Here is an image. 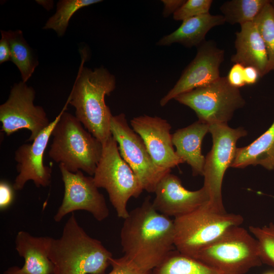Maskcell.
Wrapping results in <instances>:
<instances>
[{
    "label": "cell",
    "instance_id": "obj_1",
    "mask_svg": "<svg viewBox=\"0 0 274 274\" xmlns=\"http://www.w3.org/2000/svg\"><path fill=\"white\" fill-rule=\"evenodd\" d=\"M124 220L120 231L124 255L149 273L175 248L174 220L156 211L150 197Z\"/></svg>",
    "mask_w": 274,
    "mask_h": 274
},
{
    "label": "cell",
    "instance_id": "obj_2",
    "mask_svg": "<svg viewBox=\"0 0 274 274\" xmlns=\"http://www.w3.org/2000/svg\"><path fill=\"white\" fill-rule=\"evenodd\" d=\"M116 87L115 77L104 67L80 68L67 100L85 128L102 144L112 136L113 115L105 102Z\"/></svg>",
    "mask_w": 274,
    "mask_h": 274
},
{
    "label": "cell",
    "instance_id": "obj_3",
    "mask_svg": "<svg viewBox=\"0 0 274 274\" xmlns=\"http://www.w3.org/2000/svg\"><path fill=\"white\" fill-rule=\"evenodd\" d=\"M49 257L53 274H105L112 254L99 240L88 235L73 213L58 238L51 237Z\"/></svg>",
    "mask_w": 274,
    "mask_h": 274
},
{
    "label": "cell",
    "instance_id": "obj_4",
    "mask_svg": "<svg viewBox=\"0 0 274 274\" xmlns=\"http://www.w3.org/2000/svg\"><path fill=\"white\" fill-rule=\"evenodd\" d=\"M49 157L67 170L94 174L103 145L86 130L75 116L63 112L52 132Z\"/></svg>",
    "mask_w": 274,
    "mask_h": 274
},
{
    "label": "cell",
    "instance_id": "obj_5",
    "mask_svg": "<svg viewBox=\"0 0 274 274\" xmlns=\"http://www.w3.org/2000/svg\"><path fill=\"white\" fill-rule=\"evenodd\" d=\"M243 221L241 215L217 211L208 203L175 218V247L181 253L193 257Z\"/></svg>",
    "mask_w": 274,
    "mask_h": 274
},
{
    "label": "cell",
    "instance_id": "obj_6",
    "mask_svg": "<svg viewBox=\"0 0 274 274\" xmlns=\"http://www.w3.org/2000/svg\"><path fill=\"white\" fill-rule=\"evenodd\" d=\"M192 257L219 274H246L262 263L257 240L240 226L231 228Z\"/></svg>",
    "mask_w": 274,
    "mask_h": 274
},
{
    "label": "cell",
    "instance_id": "obj_7",
    "mask_svg": "<svg viewBox=\"0 0 274 274\" xmlns=\"http://www.w3.org/2000/svg\"><path fill=\"white\" fill-rule=\"evenodd\" d=\"M103 145L100 160L93 175L97 188H104L118 217L125 219L129 215L128 200L137 198L144 190L129 165L121 157L118 144L112 135Z\"/></svg>",
    "mask_w": 274,
    "mask_h": 274
},
{
    "label": "cell",
    "instance_id": "obj_8",
    "mask_svg": "<svg viewBox=\"0 0 274 274\" xmlns=\"http://www.w3.org/2000/svg\"><path fill=\"white\" fill-rule=\"evenodd\" d=\"M209 132L213 146L205 157L203 187L209 195L208 205L217 211L224 212L222 196L224 176L233 161L237 140L246 136L247 131L242 127L232 128L227 124L215 123L210 125Z\"/></svg>",
    "mask_w": 274,
    "mask_h": 274
},
{
    "label": "cell",
    "instance_id": "obj_9",
    "mask_svg": "<svg viewBox=\"0 0 274 274\" xmlns=\"http://www.w3.org/2000/svg\"><path fill=\"white\" fill-rule=\"evenodd\" d=\"M175 99L188 106L196 114L198 120L212 124L225 123L234 112L245 104L239 88L231 86L226 77L177 96Z\"/></svg>",
    "mask_w": 274,
    "mask_h": 274
},
{
    "label": "cell",
    "instance_id": "obj_10",
    "mask_svg": "<svg viewBox=\"0 0 274 274\" xmlns=\"http://www.w3.org/2000/svg\"><path fill=\"white\" fill-rule=\"evenodd\" d=\"M110 129L121 157L137 176L143 189L154 192L160 180L170 171L155 164L142 138L128 124L124 114L112 116Z\"/></svg>",
    "mask_w": 274,
    "mask_h": 274
},
{
    "label": "cell",
    "instance_id": "obj_11",
    "mask_svg": "<svg viewBox=\"0 0 274 274\" xmlns=\"http://www.w3.org/2000/svg\"><path fill=\"white\" fill-rule=\"evenodd\" d=\"M36 91L23 81L15 83L7 100L0 106L2 130L7 135L22 129L30 134L26 141L32 142L50 124L44 108L35 105Z\"/></svg>",
    "mask_w": 274,
    "mask_h": 274
},
{
    "label": "cell",
    "instance_id": "obj_12",
    "mask_svg": "<svg viewBox=\"0 0 274 274\" xmlns=\"http://www.w3.org/2000/svg\"><path fill=\"white\" fill-rule=\"evenodd\" d=\"M64 191L62 203L54 217L60 222L67 214L78 210L89 212L98 221L109 215L104 195L95 185L93 178L85 176L81 170L72 173L59 164Z\"/></svg>",
    "mask_w": 274,
    "mask_h": 274
},
{
    "label": "cell",
    "instance_id": "obj_13",
    "mask_svg": "<svg viewBox=\"0 0 274 274\" xmlns=\"http://www.w3.org/2000/svg\"><path fill=\"white\" fill-rule=\"evenodd\" d=\"M69 104L67 100L62 110L30 144L20 145L15 151L14 159L17 162L16 176L13 187L15 190H21L26 183L31 180L35 186H48L51 183L52 170L44 164V154L49 143L53 128Z\"/></svg>",
    "mask_w": 274,
    "mask_h": 274
},
{
    "label": "cell",
    "instance_id": "obj_14",
    "mask_svg": "<svg viewBox=\"0 0 274 274\" xmlns=\"http://www.w3.org/2000/svg\"><path fill=\"white\" fill-rule=\"evenodd\" d=\"M224 56V51L217 47L215 42L205 41L197 47L195 58L183 71L174 86L161 99L160 105L164 106L179 95L219 79Z\"/></svg>",
    "mask_w": 274,
    "mask_h": 274
},
{
    "label": "cell",
    "instance_id": "obj_15",
    "mask_svg": "<svg viewBox=\"0 0 274 274\" xmlns=\"http://www.w3.org/2000/svg\"><path fill=\"white\" fill-rule=\"evenodd\" d=\"M130 124L143 139L157 166L171 171L172 168L184 163L174 149L171 126L165 119L144 115L133 118Z\"/></svg>",
    "mask_w": 274,
    "mask_h": 274
},
{
    "label": "cell",
    "instance_id": "obj_16",
    "mask_svg": "<svg viewBox=\"0 0 274 274\" xmlns=\"http://www.w3.org/2000/svg\"><path fill=\"white\" fill-rule=\"evenodd\" d=\"M154 193V208L168 217L186 215L209 201V195L203 186L196 191L188 190L183 187L180 179L170 173L162 178Z\"/></svg>",
    "mask_w": 274,
    "mask_h": 274
},
{
    "label": "cell",
    "instance_id": "obj_17",
    "mask_svg": "<svg viewBox=\"0 0 274 274\" xmlns=\"http://www.w3.org/2000/svg\"><path fill=\"white\" fill-rule=\"evenodd\" d=\"M234 45L236 53L231 58L232 62L241 64L245 67H255L260 77L268 73L266 47L254 21L241 25L240 31L236 33Z\"/></svg>",
    "mask_w": 274,
    "mask_h": 274
},
{
    "label": "cell",
    "instance_id": "obj_18",
    "mask_svg": "<svg viewBox=\"0 0 274 274\" xmlns=\"http://www.w3.org/2000/svg\"><path fill=\"white\" fill-rule=\"evenodd\" d=\"M209 126L208 123L198 120L172 134L177 155L191 166L194 176L203 175L205 157L201 153V144L209 132Z\"/></svg>",
    "mask_w": 274,
    "mask_h": 274
},
{
    "label": "cell",
    "instance_id": "obj_19",
    "mask_svg": "<svg viewBox=\"0 0 274 274\" xmlns=\"http://www.w3.org/2000/svg\"><path fill=\"white\" fill-rule=\"evenodd\" d=\"M51 237H36L24 231H19L16 237L15 249L24 259L20 268L23 274H53L54 266L49 257Z\"/></svg>",
    "mask_w": 274,
    "mask_h": 274
},
{
    "label": "cell",
    "instance_id": "obj_20",
    "mask_svg": "<svg viewBox=\"0 0 274 274\" xmlns=\"http://www.w3.org/2000/svg\"><path fill=\"white\" fill-rule=\"evenodd\" d=\"M225 22L222 15H212L210 13L190 18L183 21L174 32L160 39L156 45L162 46L178 43L188 48L198 47L205 41L210 30Z\"/></svg>",
    "mask_w": 274,
    "mask_h": 274
},
{
    "label": "cell",
    "instance_id": "obj_21",
    "mask_svg": "<svg viewBox=\"0 0 274 274\" xmlns=\"http://www.w3.org/2000/svg\"><path fill=\"white\" fill-rule=\"evenodd\" d=\"M260 165L274 169V121L269 128L250 145L237 148L231 167L243 168Z\"/></svg>",
    "mask_w": 274,
    "mask_h": 274
},
{
    "label": "cell",
    "instance_id": "obj_22",
    "mask_svg": "<svg viewBox=\"0 0 274 274\" xmlns=\"http://www.w3.org/2000/svg\"><path fill=\"white\" fill-rule=\"evenodd\" d=\"M4 31L10 44L11 60L19 70L22 81L26 83L38 65V60L21 30Z\"/></svg>",
    "mask_w": 274,
    "mask_h": 274
},
{
    "label": "cell",
    "instance_id": "obj_23",
    "mask_svg": "<svg viewBox=\"0 0 274 274\" xmlns=\"http://www.w3.org/2000/svg\"><path fill=\"white\" fill-rule=\"evenodd\" d=\"M152 274H219L216 270L191 256L173 251Z\"/></svg>",
    "mask_w": 274,
    "mask_h": 274
},
{
    "label": "cell",
    "instance_id": "obj_24",
    "mask_svg": "<svg viewBox=\"0 0 274 274\" xmlns=\"http://www.w3.org/2000/svg\"><path fill=\"white\" fill-rule=\"evenodd\" d=\"M269 0H231L224 2L220 9L225 22L230 24L253 21Z\"/></svg>",
    "mask_w": 274,
    "mask_h": 274
},
{
    "label": "cell",
    "instance_id": "obj_25",
    "mask_svg": "<svg viewBox=\"0 0 274 274\" xmlns=\"http://www.w3.org/2000/svg\"><path fill=\"white\" fill-rule=\"evenodd\" d=\"M100 0H61L57 4L56 11L50 17L43 27L53 29L59 37L64 35L73 15L80 9L98 3Z\"/></svg>",
    "mask_w": 274,
    "mask_h": 274
},
{
    "label": "cell",
    "instance_id": "obj_26",
    "mask_svg": "<svg viewBox=\"0 0 274 274\" xmlns=\"http://www.w3.org/2000/svg\"><path fill=\"white\" fill-rule=\"evenodd\" d=\"M264 41L268 59V73L274 71V6L267 4L253 21Z\"/></svg>",
    "mask_w": 274,
    "mask_h": 274
},
{
    "label": "cell",
    "instance_id": "obj_27",
    "mask_svg": "<svg viewBox=\"0 0 274 274\" xmlns=\"http://www.w3.org/2000/svg\"><path fill=\"white\" fill-rule=\"evenodd\" d=\"M250 231L257 240L259 256L262 263L274 269V224L262 227L250 226Z\"/></svg>",
    "mask_w": 274,
    "mask_h": 274
},
{
    "label": "cell",
    "instance_id": "obj_28",
    "mask_svg": "<svg viewBox=\"0 0 274 274\" xmlns=\"http://www.w3.org/2000/svg\"><path fill=\"white\" fill-rule=\"evenodd\" d=\"M213 1L187 0L174 13L173 18L184 21L190 18L209 13Z\"/></svg>",
    "mask_w": 274,
    "mask_h": 274
},
{
    "label": "cell",
    "instance_id": "obj_29",
    "mask_svg": "<svg viewBox=\"0 0 274 274\" xmlns=\"http://www.w3.org/2000/svg\"><path fill=\"white\" fill-rule=\"evenodd\" d=\"M112 269L108 274H149L125 256L119 258H112Z\"/></svg>",
    "mask_w": 274,
    "mask_h": 274
},
{
    "label": "cell",
    "instance_id": "obj_30",
    "mask_svg": "<svg viewBox=\"0 0 274 274\" xmlns=\"http://www.w3.org/2000/svg\"><path fill=\"white\" fill-rule=\"evenodd\" d=\"M245 66L239 63H234L230 68L227 77L229 84L239 88L246 85L244 79Z\"/></svg>",
    "mask_w": 274,
    "mask_h": 274
},
{
    "label": "cell",
    "instance_id": "obj_31",
    "mask_svg": "<svg viewBox=\"0 0 274 274\" xmlns=\"http://www.w3.org/2000/svg\"><path fill=\"white\" fill-rule=\"evenodd\" d=\"M13 187L7 182L1 181L0 182V209L4 210L8 208L14 199Z\"/></svg>",
    "mask_w": 274,
    "mask_h": 274
},
{
    "label": "cell",
    "instance_id": "obj_32",
    "mask_svg": "<svg viewBox=\"0 0 274 274\" xmlns=\"http://www.w3.org/2000/svg\"><path fill=\"white\" fill-rule=\"evenodd\" d=\"M0 40V64L11 60V50L9 42L4 30H1Z\"/></svg>",
    "mask_w": 274,
    "mask_h": 274
},
{
    "label": "cell",
    "instance_id": "obj_33",
    "mask_svg": "<svg viewBox=\"0 0 274 274\" xmlns=\"http://www.w3.org/2000/svg\"><path fill=\"white\" fill-rule=\"evenodd\" d=\"M164 5L163 15L167 17L173 14L184 4L185 0H162Z\"/></svg>",
    "mask_w": 274,
    "mask_h": 274
},
{
    "label": "cell",
    "instance_id": "obj_34",
    "mask_svg": "<svg viewBox=\"0 0 274 274\" xmlns=\"http://www.w3.org/2000/svg\"><path fill=\"white\" fill-rule=\"evenodd\" d=\"M260 77L258 71L251 66H246L244 68V79L246 85L255 84Z\"/></svg>",
    "mask_w": 274,
    "mask_h": 274
},
{
    "label": "cell",
    "instance_id": "obj_35",
    "mask_svg": "<svg viewBox=\"0 0 274 274\" xmlns=\"http://www.w3.org/2000/svg\"><path fill=\"white\" fill-rule=\"evenodd\" d=\"M4 274H23L20 270V268L18 266H12L5 271Z\"/></svg>",
    "mask_w": 274,
    "mask_h": 274
},
{
    "label": "cell",
    "instance_id": "obj_36",
    "mask_svg": "<svg viewBox=\"0 0 274 274\" xmlns=\"http://www.w3.org/2000/svg\"><path fill=\"white\" fill-rule=\"evenodd\" d=\"M37 3L43 6L46 9L49 10L53 7V1H37Z\"/></svg>",
    "mask_w": 274,
    "mask_h": 274
},
{
    "label": "cell",
    "instance_id": "obj_37",
    "mask_svg": "<svg viewBox=\"0 0 274 274\" xmlns=\"http://www.w3.org/2000/svg\"><path fill=\"white\" fill-rule=\"evenodd\" d=\"M272 4L274 6V1H272Z\"/></svg>",
    "mask_w": 274,
    "mask_h": 274
}]
</instances>
